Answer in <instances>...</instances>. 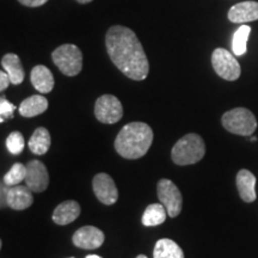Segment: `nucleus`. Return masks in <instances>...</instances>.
<instances>
[{"label": "nucleus", "mask_w": 258, "mask_h": 258, "mask_svg": "<svg viewBox=\"0 0 258 258\" xmlns=\"http://www.w3.org/2000/svg\"><path fill=\"white\" fill-rule=\"evenodd\" d=\"M48 109V101L46 97L34 95L25 98L19 105V114L24 117H35L43 114Z\"/></svg>", "instance_id": "obj_18"}, {"label": "nucleus", "mask_w": 258, "mask_h": 258, "mask_svg": "<svg viewBox=\"0 0 258 258\" xmlns=\"http://www.w3.org/2000/svg\"><path fill=\"white\" fill-rule=\"evenodd\" d=\"M153 143V131L144 122L125 124L115 139L116 152L124 159H139L148 152Z\"/></svg>", "instance_id": "obj_2"}, {"label": "nucleus", "mask_w": 258, "mask_h": 258, "mask_svg": "<svg viewBox=\"0 0 258 258\" xmlns=\"http://www.w3.org/2000/svg\"><path fill=\"white\" fill-rule=\"evenodd\" d=\"M213 69L219 77L228 82H234L240 77L241 69L238 60L224 48H217L212 54Z\"/></svg>", "instance_id": "obj_7"}, {"label": "nucleus", "mask_w": 258, "mask_h": 258, "mask_svg": "<svg viewBox=\"0 0 258 258\" xmlns=\"http://www.w3.org/2000/svg\"><path fill=\"white\" fill-rule=\"evenodd\" d=\"M10 84H11V79H10L9 74L5 71H2L0 72V91H5Z\"/></svg>", "instance_id": "obj_26"}, {"label": "nucleus", "mask_w": 258, "mask_h": 258, "mask_svg": "<svg viewBox=\"0 0 258 258\" xmlns=\"http://www.w3.org/2000/svg\"><path fill=\"white\" fill-rule=\"evenodd\" d=\"M85 258H102L101 256H97V254H89V256H86Z\"/></svg>", "instance_id": "obj_29"}, {"label": "nucleus", "mask_w": 258, "mask_h": 258, "mask_svg": "<svg viewBox=\"0 0 258 258\" xmlns=\"http://www.w3.org/2000/svg\"><path fill=\"white\" fill-rule=\"evenodd\" d=\"M95 116L99 122L114 124L123 116V108L120 99L112 95H103L95 103Z\"/></svg>", "instance_id": "obj_8"}, {"label": "nucleus", "mask_w": 258, "mask_h": 258, "mask_svg": "<svg viewBox=\"0 0 258 258\" xmlns=\"http://www.w3.org/2000/svg\"><path fill=\"white\" fill-rule=\"evenodd\" d=\"M31 84L41 93H49L54 88L53 73L43 64H37L31 71Z\"/></svg>", "instance_id": "obj_15"}, {"label": "nucleus", "mask_w": 258, "mask_h": 258, "mask_svg": "<svg viewBox=\"0 0 258 258\" xmlns=\"http://www.w3.org/2000/svg\"><path fill=\"white\" fill-rule=\"evenodd\" d=\"M16 106L10 103L5 97H2L0 98V122L4 123V122L11 120L14 117Z\"/></svg>", "instance_id": "obj_25"}, {"label": "nucleus", "mask_w": 258, "mask_h": 258, "mask_svg": "<svg viewBox=\"0 0 258 258\" xmlns=\"http://www.w3.org/2000/svg\"><path fill=\"white\" fill-rule=\"evenodd\" d=\"M221 123L227 132L241 137H250L257 129L256 117L246 108H234L226 111L221 117Z\"/></svg>", "instance_id": "obj_4"}, {"label": "nucleus", "mask_w": 258, "mask_h": 258, "mask_svg": "<svg viewBox=\"0 0 258 258\" xmlns=\"http://www.w3.org/2000/svg\"><path fill=\"white\" fill-rule=\"evenodd\" d=\"M166 208L163 203H153L145 209L141 221L145 226H158L166 220Z\"/></svg>", "instance_id": "obj_21"}, {"label": "nucleus", "mask_w": 258, "mask_h": 258, "mask_svg": "<svg viewBox=\"0 0 258 258\" xmlns=\"http://www.w3.org/2000/svg\"><path fill=\"white\" fill-rule=\"evenodd\" d=\"M25 185H28L32 192H42L48 188L49 175L46 165L42 161L35 159L27 164Z\"/></svg>", "instance_id": "obj_10"}, {"label": "nucleus", "mask_w": 258, "mask_h": 258, "mask_svg": "<svg viewBox=\"0 0 258 258\" xmlns=\"http://www.w3.org/2000/svg\"><path fill=\"white\" fill-rule=\"evenodd\" d=\"M2 66L5 72L9 74L10 79H11V84H14V85H19V84L23 83L25 73L23 66H22L21 59H19L17 54H5L2 59Z\"/></svg>", "instance_id": "obj_17"}, {"label": "nucleus", "mask_w": 258, "mask_h": 258, "mask_svg": "<svg viewBox=\"0 0 258 258\" xmlns=\"http://www.w3.org/2000/svg\"><path fill=\"white\" fill-rule=\"evenodd\" d=\"M251 28L249 25H241L233 35V42H232V49L237 56H241L246 53V43L249 40Z\"/></svg>", "instance_id": "obj_22"}, {"label": "nucleus", "mask_w": 258, "mask_h": 258, "mask_svg": "<svg viewBox=\"0 0 258 258\" xmlns=\"http://www.w3.org/2000/svg\"><path fill=\"white\" fill-rule=\"evenodd\" d=\"M227 17L232 23H247L258 21V3L244 2L232 6Z\"/></svg>", "instance_id": "obj_13"}, {"label": "nucleus", "mask_w": 258, "mask_h": 258, "mask_svg": "<svg viewBox=\"0 0 258 258\" xmlns=\"http://www.w3.org/2000/svg\"><path fill=\"white\" fill-rule=\"evenodd\" d=\"M92 188L96 198L101 201L103 205L111 206L116 203L118 199V190L116 186L114 179L106 173H97L93 177Z\"/></svg>", "instance_id": "obj_9"}, {"label": "nucleus", "mask_w": 258, "mask_h": 258, "mask_svg": "<svg viewBox=\"0 0 258 258\" xmlns=\"http://www.w3.org/2000/svg\"><path fill=\"white\" fill-rule=\"evenodd\" d=\"M18 2L27 8H38L46 4L48 0H18Z\"/></svg>", "instance_id": "obj_27"}, {"label": "nucleus", "mask_w": 258, "mask_h": 258, "mask_svg": "<svg viewBox=\"0 0 258 258\" xmlns=\"http://www.w3.org/2000/svg\"><path fill=\"white\" fill-rule=\"evenodd\" d=\"M105 46L112 63L129 79H146L150 63L143 44L135 32L123 25L109 28L105 35Z\"/></svg>", "instance_id": "obj_1"}, {"label": "nucleus", "mask_w": 258, "mask_h": 258, "mask_svg": "<svg viewBox=\"0 0 258 258\" xmlns=\"http://www.w3.org/2000/svg\"><path fill=\"white\" fill-rule=\"evenodd\" d=\"M137 258H147V256H145V254H139Z\"/></svg>", "instance_id": "obj_31"}, {"label": "nucleus", "mask_w": 258, "mask_h": 258, "mask_svg": "<svg viewBox=\"0 0 258 258\" xmlns=\"http://www.w3.org/2000/svg\"><path fill=\"white\" fill-rule=\"evenodd\" d=\"M206 154V145L199 134L190 133L177 141L171 151V158L176 165H192Z\"/></svg>", "instance_id": "obj_3"}, {"label": "nucleus", "mask_w": 258, "mask_h": 258, "mask_svg": "<svg viewBox=\"0 0 258 258\" xmlns=\"http://www.w3.org/2000/svg\"><path fill=\"white\" fill-rule=\"evenodd\" d=\"M250 141H252V143H256V141H257V138H256V137H254V138H251V139H250Z\"/></svg>", "instance_id": "obj_30"}, {"label": "nucleus", "mask_w": 258, "mask_h": 258, "mask_svg": "<svg viewBox=\"0 0 258 258\" xmlns=\"http://www.w3.org/2000/svg\"><path fill=\"white\" fill-rule=\"evenodd\" d=\"M34 203L32 191L28 185L10 186L6 194V206L15 211H24Z\"/></svg>", "instance_id": "obj_12"}, {"label": "nucleus", "mask_w": 258, "mask_h": 258, "mask_svg": "<svg viewBox=\"0 0 258 258\" xmlns=\"http://www.w3.org/2000/svg\"><path fill=\"white\" fill-rule=\"evenodd\" d=\"M6 147L9 152L14 156H18L24 151L25 140L21 132H12L6 139Z\"/></svg>", "instance_id": "obj_24"}, {"label": "nucleus", "mask_w": 258, "mask_h": 258, "mask_svg": "<svg viewBox=\"0 0 258 258\" xmlns=\"http://www.w3.org/2000/svg\"><path fill=\"white\" fill-rule=\"evenodd\" d=\"M237 188L244 202L251 203L257 199L256 194V177L251 171L243 169L237 175Z\"/></svg>", "instance_id": "obj_14"}, {"label": "nucleus", "mask_w": 258, "mask_h": 258, "mask_svg": "<svg viewBox=\"0 0 258 258\" xmlns=\"http://www.w3.org/2000/svg\"><path fill=\"white\" fill-rule=\"evenodd\" d=\"M79 4H88V3H91L92 0H77Z\"/></svg>", "instance_id": "obj_28"}, {"label": "nucleus", "mask_w": 258, "mask_h": 258, "mask_svg": "<svg viewBox=\"0 0 258 258\" xmlns=\"http://www.w3.org/2000/svg\"><path fill=\"white\" fill-rule=\"evenodd\" d=\"M71 258H73V257H71Z\"/></svg>", "instance_id": "obj_32"}, {"label": "nucleus", "mask_w": 258, "mask_h": 258, "mask_svg": "<svg viewBox=\"0 0 258 258\" xmlns=\"http://www.w3.org/2000/svg\"><path fill=\"white\" fill-rule=\"evenodd\" d=\"M157 192L160 203L166 208L167 215L170 218L178 217L182 212L183 198L175 183L167 178L160 179L157 184Z\"/></svg>", "instance_id": "obj_6"}, {"label": "nucleus", "mask_w": 258, "mask_h": 258, "mask_svg": "<svg viewBox=\"0 0 258 258\" xmlns=\"http://www.w3.org/2000/svg\"><path fill=\"white\" fill-rule=\"evenodd\" d=\"M80 215V206L77 201L70 200L60 203L53 213V221L56 225H69Z\"/></svg>", "instance_id": "obj_16"}, {"label": "nucleus", "mask_w": 258, "mask_h": 258, "mask_svg": "<svg viewBox=\"0 0 258 258\" xmlns=\"http://www.w3.org/2000/svg\"><path fill=\"white\" fill-rule=\"evenodd\" d=\"M73 244L84 250H96L104 243V233L95 226H84L72 237Z\"/></svg>", "instance_id": "obj_11"}, {"label": "nucleus", "mask_w": 258, "mask_h": 258, "mask_svg": "<svg viewBox=\"0 0 258 258\" xmlns=\"http://www.w3.org/2000/svg\"><path fill=\"white\" fill-rule=\"evenodd\" d=\"M51 144L50 134L48 129L44 127H38L29 140L28 146L30 151L36 156H43L48 152Z\"/></svg>", "instance_id": "obj_19"}, {"label": "nucleus", "mask_w": 258, "mask_h": 258, "mask_svg": "<svg viewBox=\"0 0 258 258\" xmlns=\"http://www.w3.org/2000/svg\"><path fill=\"white\" fill-rule=\"evenodd\" d=\"M25 177H27V165L16 163L6 172V175L4 176V183L6 186L19 185V183L25 180Z\"/></svg>", "instance_id": "obj_23"}, {"label": "nucleus", "mask_w": 258, "mask_h": 258, "mask_svg": "<svg viewBox=\"0 0 258 258\" xmlns=\"http://www.w3.org/2000/svg\"><path fill=\"white\" fill-rule=\"evenodd\" d=\"M153 258H184V253L176 241L163 238L156 243Z\"/></svg>", "instance_id": "obj_20"}, {"label": "nucleus", "mask_w": 258, "mask_h": 258, "mask_svg": "<svg viewBox=\"0 0 258 258\" xmlns=\"http://www.w3.org/2000/svg\"><path fill=\"white\" fill-rule=\"evenodd\" d=\"M51 59L60 72L67 77H76L82 72L83 54L76 44H62L51 53Z\"/></svg>", "instance_id": "obj_5"}]
</instances>
